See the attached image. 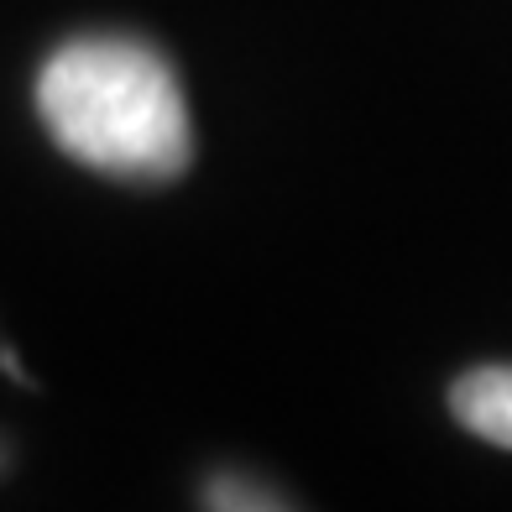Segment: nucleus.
<instances>
[{
	"label": "nucleus",
	"instance_id": "f03ea898",
	"mask_svg": "<svg viewBox=\"0 0 512 512\" xmlns=\"http://www.w3.org/2000/svg\"><path fill=\"white\" fill-rule=\"evenodd\" d=\"M450 413L486 445L512 450V366H471L465 377H455Z\"/></svg>",
	"mask_w": 512,
	"mask_h": 512
},
{
	"label": "nucleus",
	"instance_id": "7ed1b4c3",
	"mask_svg": "<svg viewBox=\"0 0 512 512\" xmlns=\"http://www.w3.org/2000/svg\"><path fill=\"white\" fill-rule=\"evenodd\" d=\"M204 507L215 512H277V507H293L283 492L251 481V476H209L204 481Z\"/></svg>",
	"mask_w": 512,
	"mask_h": 512
},
{
	"label": "nucleus",
	"instance_id": "f257e3e1",
	"mask_svg": "<svg viewBox=\"0 0 512 512\" xmlns=\"http://www.w3.org/2000/svg\"><path fill=\"white\" fill-rule=\"evenodd\" d=\"M37 115L74 162L121 183H168L194 157L183 84L142 37L63 42L37 74Z\"/></svg>",
	"mask_w": 512,
	"mask_h": 512
}]
</instances>
